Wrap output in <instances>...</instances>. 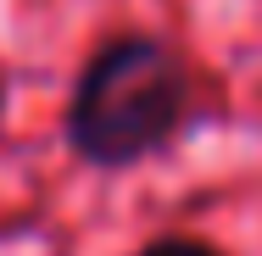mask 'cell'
<instances>
[{"label":"cell","instance_id":"cell-1","mask_svg":"<svg viewBox=\"0 0 262 256\" xmlns=\"http://www.w3.org/2000/svg\"><path fill=\"white\" fill-rule=\"evenodd\" d=\"M190 123L184 61L140 34L106 39L84 61L67 101V145L90 167H134L179 139Z\"/></svg>","mask_w":262,"mask_h":256},{"label":"cell","instance_id":"cell-2","mask_svg":"<svg viewBox=\"0 0 262 256\" xmlns=\"http://www.w3.org/2000/svg\"><path fill=\"white\" fill-rule=\"evenodd\" d=\"M140 256H223V251H212L207 240H190V234H162V240H151Z\"/></svg>","mask_w":262,"mask_h":256},{"label":"cell","instance_id":"cell-3","mask_svg":"<svg viewBox=\"0 0 262 256\" xmlns=\"http://www.w3.org/2000/svg\"><path fill=\"white\" fill-rule=\"evenodd\" d=\"M0 111H6V89H0Z\"/></svg>","mask_w":262,"mask_h":256}]
</instances>
